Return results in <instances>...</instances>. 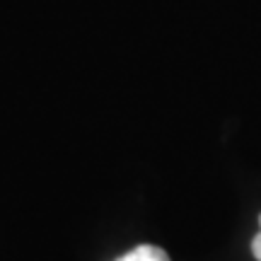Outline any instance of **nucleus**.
Here are the masks:
<instances>
[{"mask_svg":"<svg viewBox=\"0 0 261 261\" xmlns=\"http://www.w3.org/2000/svg\"><path fill=\"white\" fill-rule=\"evenodd\" d=\"M116 261H172L169 254L162 249V247H155V244H138L133 247L130 252H126L123 256H119Z\"/></svg>","mask_w":261,"mask_h":261,"instance_id":"nucleus-1","label":"nucleus"},{"mask_svg":"<svg viewBox=\"0 0 261 261\" xmlns=\"http://www.w3.org/2000/svg\"><path fill=\"white\" fill-rule=\"evenodd\" d=\"M252 254L256 261H261V215H259V234L252 240Z\"/></svg>","mask_w":261,"mask_h":261,"instance_id":"nucleus-2","label":"nucleus"}]
</instances>
